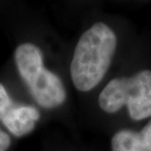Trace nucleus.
I'll return each instance as SVG.
<instances>
[{
    "mask_svg": "<svg viewBox=\"0 0 151 151\" xmlns=\"http://www.w3.org/2000/svg\"><path fill=\"white\" fill-rule=\"evenodd\" d=\"M117 47L113 29L96 23L78 39L71 63V78L76 88L89 91L107 73Z\"/></svg>",
    "mask_w": 151,
    "mask_h": 151,
    "instance_id": "obj_1",
    "label": "nucleus"
},
{
    "mask_svg": "<svg viewBox=\"0 0 151 151\" xmlns=\"http://www.w3.org/2000/svg\"><path fill=\"white\" fill-rule=\"evenodd\" d=\"M18 72L37 103L44 109H53L66 100V90L56 74L43 65L40 49L32 43L19 45L14 53Z\"/></svg>",
    "mask_w": 151,
    "mask_h": 151,
    "instance_id": "obj_2",
    "label": "nucleus"
},
{
    "mask_svg": "<svg viewBox=\"0 0 151 151\" xmlns=\"http://www.w3.org/2000/svg\"><path fill=\"white\" fill-rule=\"evenodd\" d=\"M98 103L109 114L128 107L129 117L134 121L151 117V71L142 70L132 77L113 78L100 92Z\"/></svg>",
    "mask_w": 151,
    "mask_h": 151,
    "instance_id": "obj_3",
    "label": "nucleus"
},
{
    "mask_svg": "<svg viewBox=\"0 0 151 151\" xmlns=\"http://www.w3.org/2000/svg\"><path fill=\"white\" fill-rule=\"evenodd\" d=\"M39 118L37 108L15 103L0 83V121L12 134L21 137L32 132Z\"/></svg>",
    "mask_w": 151,
    "mask_h": 151,
    "instance_id": "obj_4",
    "label": "nucleus"
},
{
    "mask_svg": "<svg viewBox=\"0 0 151 151\" xmlns=\"http://www.w3.org/2000/svg\"><path fill=\"white\" fill-rule=\"evenodd\" d=\"M112 151H151V120L140 132L121 129L111 141Z\"/></svg>",
    "mask_w": 151,
    "mask_h": 151,
    "instance_id": "obj_5",
    "label": "nucleus"
},
{
    "mask_svg": "<svg viewBox=\"0 0 151 151\" xmlns=\"http://www.w3.org/2000/svg\"><path fill=\"white\" fill-rule=\"evenodd\" d=\"M11 144L10 137L0 129V151H6Z\"/></svg>",
    "mask_w": 151,
    "mask_h": 151,
    "instance_id": "obj_6",
    "label": "nucleus"
}]
</instances>
